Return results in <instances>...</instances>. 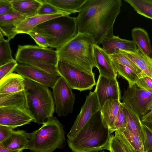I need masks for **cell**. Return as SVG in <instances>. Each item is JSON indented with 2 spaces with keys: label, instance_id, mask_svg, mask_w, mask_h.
<instances>
[{
  "label": "cell",
  "instance_id": "cell-1",
  "mask_svg": "<svg viewBox=\"0 0 152 152\" xmlns=\"http://www.w3.org/2000/svg\"><path fill=\"white\" fill-rule=\"evenodd\" d=\"M122 4L121 0H86L75 18L78 32L90 34L95 44H101L113 35L114 24Z\"/></svg>",
  "mask_w": 152,
  "mask_h": 152
},
{
  "label": "cell",
  "instance_id": "cell-2",
  "mask_svg": "<svg viewBox=\"0 0 152 152\" xmlns=\"http://www.w3.org/2000/svg\"><path fill=\"white\" fill-rule=\"evenodd\" d=\"M93 38L90 34L77 32L71 39L56 49L59 60L64 61L78 70L93 75L96 67Z\"/></svg>",
  "mask_w": 152,
  "mask_h": 152
},
{
  "label": "cell",
  "instance_id": "cell-3",
  "mask_svg": "<svg viewBox=\"0 0 152 152\" xmlns=\"http://www.w3.org/2000/svg\"><path fill=\"white\" fill-rule=\"evenodd\" d=\"M100 110L94 114L71 140H67L73 152H96L104 149L111 135Z\"/></svg>",
  "mask_w": 152,
  "mask_h": 152
},
{
  "label": "cell",
  "instance_id": "cell-4",
  "mask_svg": "<svg viewBox=\"0 0 152 152\" xmlns=\"http://www.w3.org/2000/svg\"><path fill=\"white\" fill-rule=\"evenodd\" d=\"M23 91L25 107L34 118L33 121L43 124L53 117L55 103L48 87L24 78Z\"/></svg>",
  "mask_w": 152,
  "mask_h": 152
},
{
  "label": "cell",
  "instance_id": "cell-5",
  "mask_svg": "<svg viewBox=\"0 0 152 152\" xmlns=\"http://www.w3.org/2000/svg\"><path fill=\"white\" fill-rule=\"evenodd\" d=\"M44 37L49 47L57 49L77 33L75 18L63 15L45 22L31 31Z\"/></svg>",
  "mask_w": 152,
  "mask_h": 152
},
{
  "label": "cell",
  "instance_id": "cell-6",
  "mask_svg": "<svg viewBox=\"0 0 152 152\" xmlns=\"http://www.w3.org/2000/svg\"><path fill=\"white\" fill-rule=\"evenodd\" d=\"M65 134L63 124L52 117L31 133L27 149L31 152H53L61 149L65 144Z\"/></svg>",
  "mask_w": 152,
  "mask_h": 152
},
{
  "label": "cell",
  "instance_id": "cell-7",
  "mask_svg": "<svg viewBox=\"0 0 152 152\" xmlns=\"http://www.w3.org/2000/svg\"><path fill=\"white\" fill-rule=\"evenodd\" d=\"M15 59L19 63L35 66L60 76L57 69V53L52 48L31 45H18Z\"/></svg>",
  "mask_w": 152,
  "mask_h": 152
},
{
  "label": "cell",
  "instance_id": "cell-8",
  "mask_svg": "<svg viewBox=\"0 0 152 152\" xmlns=\"http://www.w3.org/2000/svg\"><path fill=\"white\" fill-rule=\"evenodd\" d=\"M57 69L60 76L72 89L80 91L91 90L96 84L94 74L81 71L64 61L58 60Z\"/></svg>",
  "mask_w": 152,
  "mask_h": 152
},
{
  "label": "cell",
  "instance_id": "cell-9",
  "mask_svg": "<svg viewBox=\"0 0 152 152\" xmlns=\"http://www.w3.org/2000/svg\"><path fill=\"white\" fill-rule=\"evenodd\" d=\"M56 113L58 117L65 116L73 110L75 95L72 89L61 76L53 88Z\"/></svg>",
  "mask_w": 152,
  "mask_h": 152
},
{
  "label": "cell",
  "instance_id": "cell-10",
  "mask_svg": "<svg viewBox=\"0 0 152 152\" xmlns=\"http://www.w3.org/2000/svg\"><path fill=\"white\" fill-rule=\"evenodd\" d=\"M121 99L122 102L141 118L146 114V107L152 99V93L140 88L135 84L124 90Z\"/></svg>",
  "mask_w": 152,
  "mask_h": 152
},
{
  "label": "cell",
  "instance_id": "cell-11",
  "mask_svg": "<svg viewBox=\"0 0 152 152\" xmlns=\"http://www.w3.org/2000/svg\"><path fill=\"white\" fill-rule=\"evenodd\" d=\"M98 98L95 91H90L86 96L74 124L67 134V139L74 138L91 117L100 110Z\"/></svg>",
  "mask_w": 152,
  "mask_h": 152
},
{
  "label": "cell",
  "instance_id": "cell-12",
  "mask_svg": "<svg viewBox=\"0 0 152 152\" xmlns=\"http://www.w3.org/2000/svg\"><path fill=\"white\" fill-rule=\"evenodd\" d=\"M34 118L25 108L0 107V125L14 129L33 121Z\"/></svg>",
  "mask_w": 152,
  "mask_h": 152
},
{
  "label": "cell",
  "instance_id": "cell-13",
  "mask_svg": "<svg viewBox=\"0 0 152 152\" xmlns=\"http://www.w3.org/2000/svg\"><path fill=\"white\" fill-rule=\"evenodd\" d=\"M14 71L24 78L52 88L59 78L39 68L23 64H18Z\"/></svg>",
  "mask_w": 152,
  "mask_h": 152
},
{
  "label": "cell",
  "instance_id": "cell-14",
  "mask_svg": "<svg viewBox=\"0 0 152 152\" xmlns=\"http://www.w3.org/2000/svg\"><path fill=\"white\" fill-rule=\"evenodd\" d=\"M94 91L100 107L108 100L121 99V91L117 78H109L99 75Z\"/></svg>",
  "mask_w": 152,
  "mask_h": 152
},
{
  "label": "cell",
  "instance_id": "cell-15",
  "mask_svg": "<svg viewBox=\"0 0 152 152\" xmlns=\"http://www.w3.org/2000/svg\"><path fill=\"white\" fill-rule=\"evenodd\" d=\"M101 44L102 48L109 55L121 53L123 51L134 52L137 49L133 40L122 39L114 35L105 38Z\"/></svg>",
  "mask_w": 152,
  "mask_h": 152
},
{
  "label": "cell",
  "instance_id": "cell-16",
  "mask_svg": "<svg viewBox=\"0 0 152 152\" xmlns=\"http://www.w3.org/2000/svg\"><path fill=\"white\" fill-rule=\"evenodd\" d=\"M94 55L96 67L99 75L113 78H117V73L115 71L110 56L99 45L94 46Z\"/></svg>",
  "mask_w": 152,
  "mask_h": 152
},
{
  "label": "cell",
  "instance_id": "cell-17",
  "mask_svg": "<svg viewBox=\"0 0 152 152\" xmlns=\"http://www.w3.org/2000/svg\"><path fill=\"white\" fill-rule=\"evenodd\" d=\"M27 18L26 16L15 10L10 13L0 15V32L10 41L17 34L14 31V29Z\"/></svg>",
  "mask_w": 152,
  "mask_h": 152
},
{
  "label": "cell",
  "instance_id": "cell-18",
  "mask_svg": "<svg viewBox=\"0 0 152 152\" xmlns=\"http://www.w3.org/2000/svg\"><path fill=\"white\" fill-rule=\"evenodd\" d=\"M115 134L119 138L127 152H145L140 138L127 128L116 131Z\"/></svg>",
  "mask_w": 152,
  "mask_h": 152
},
{
  "label": "cell",
  "instance_id": "cell-19",
  "mask_svg": "<svg viewBox=\"0 0 152 152\" xmlns=\"http://www.w3.org/2000/svg\"><path fill=\"white\" fill-rule=\"evenodd\" d=\"M31 135L23 130H13L10 136L0 145L9 149L14 150L27 149Z\"/></svg>",
  "mask_w": 152,
  "mask_h": 152
},
{
  "label": "cell",
  "instance_id": "cell-20",
  "mask_svg": "<svg viewBox=\"0 0 152 152\" xmlns=\"http://www.w3.org/2000/svg\"><path fill=\"white\" fill-rule=\"evenodd\" d=\"M146 75L152 79V57L145 53L139 47L134 52L123 51Z\"/></svg>",
  "mask_w": 152,
  "mask_h": 152
},
{
  "label": "cell",
  "instance_id": "cell-21",
  "mask_svg": "<svg viewBox=\"0 0 152 152\" xmlns=\"http://www.w3.org/2000/svg\"><path fill=\"white\" fill-rule=\"evenodd\" d=\"M24 77L12 73L0 80V94H4L23 91Z\"/></svg>",
  "mask_w": 152,
  "mask_h": 152
},
{
  "label": "cell",
  "instance_id": "cell-22",
  "mask_svg": "<svg viewBox=\"0 0 152 152\" xmlns=\"http://www.w3.org/2000/svg\"><path fill=\"white\" fill-rule=\"evenodd\" d=\"M13 8L27 18L37 15L42 0H11Z\"/></svg>",
  "mask_w": 152,
  "mask_h": 152
},
{
  "label": "cell",
  "instance_id": "cell-23",
  "mask_svg": "<svg viewBox=\"0 0 152 152\" xmlns=\"http://www.w3.org/2000/svg\"><path fill=\"white\" fill-rule=\"evenodd\" d=\"M63 15H65L62 14L37 15L23 20L18 25L14 31L17 34H27L37 25L49 20Z\"/></svg>",
  "mask_w": 152,
  "mask_h": 152
},
{
  "label": "cell",
  "instance_id": "cell-24",
  "mask_svg": "<svg viewBox=\"0 0 152 152\" xmlns=\"http://www.w3.org/2000/svg\"><path fill=\"white\" fill-rule=\"evenodd\" d=\"M121 103L120 100L109 99L101 107L103 119L108 126L110 132Z\"/></svg>",
  "mask_w": 152,
  "mask_h": 152
},
{
  "label": "cell",
  "instance_id": "cell-25",
  "mask_svg": "<svg viewBox=\"0 0 152 152\" xmlns=\"http://www.w3.org/2000/svg\"><path fill=\"white\" fill-rule=\"evenodd\" d=\"M133 40L143 52L148 56L152 57V47L148 34L143 28L136 27L132 31Z\"/></svg>",
  "mask_w": 152,
  "mask_h": 152
},
{
  "label": "cell",
  "instance_id": "cell-26",
  "mask_svg": "<svg viewBox=\"0 0 152 152\" xmlns=\"http://www.w3.org/2000/svg\"><path fill=\"white\" fill-rule=\"evenodd\" d=\"M122 103L126 118L127 125L126 128L138 136L143 143L144 136L141 118L131 109Z\"/></svg>",
  "mask_w": 152,
  "mask_h": 152
},
{
  "label": "cell",
  "instance_id": "cell-27",
  "mask_svg": "<svg viewBox=\"0 0 152 152\" xmlns=\"http://www.w3.org/2000/svg\"><path fill=\"white\" fill-rule=\"evenodd\" d=\"M57 9L69 14L79 12L86 0H46Z\"/></svg>",
  "mask_w": 152,
  "mask_h": 152
},
{
  "label": "cell",
  "instance_id": "cell-28",
  "mask_svg": "<svg viewBox=\"0 0 152 152\" xmlns=\"http://www.w3.org/2000/svg\"><path fill=\"white\" fill-rule=\"evenodd\" d=\"M25 106L26 100L23 91L7 94H0V107H15L25 108Z\"/></svg>",
  "mask_w": 152,
  "mask_h": 152
},
{
  "label": "cell",
  "instance_id": "cell-29",
  "mask_svg": "<svg viewBox=\"0 0 152 152\" xmlns=\"http://www.w3.org/2000/svg\"><path fill=\"white\" fill-rule=\"evenodd\" d=\"M112 63L115 72L126 80L129 87L135 84L138 79L142 77L128 67L112 60Z\"/></svg>",
  "mask_w": 152,
  "mask_h": 152
},
{
  "label": "cell",
  "instance_id": "cell-30",
  "mask_svg": "<svg viewBox=\"0 0 152 152\" xmlns=\"http://www.w3.org/2000/svg\"><path fill=\"white\" fill-rule=\"evenodd\" d=\"M138 14L152 20V0H125Z\"/></svg>",
  "mask_w": 152,
  "mask_h": 152
},
{
  "label": "cell",
  "instance_id": "cell-31",
  "mask_svg": "<svg viewBox=\"0 0 152 152\" xmlns=\"http://www.w3.org/2000/svg\"><path fill=\"white\" fill-rule=\"evenodd\" d=\"M0 32V66L14 61L12 56L10 41L5 39Z\"/></svg>",
  "mask_w": 152,
  "mask_h": 152
},
{
  "label": "cell",
  "instance_id": "cell-32",
  "mask_svg": "<svg viewBox=\"0 0 152 152\" xmlns=\"http://www.w3.org/2000/svg\"><path fill=\"white\" fill-rule=\"evenodd\" d=\"M109 56L112 61L128 67L142 77L146 75L124 53H121Z\"/></svg>",
  "mask_w": 152,
  "mask_h": 152
},
{
  "label": "cell",
  "instance_id": "cell-33",
  "mask_svg": "<svg viewBox=\"0 0 152 152\" xmlns=\"http://www.w3.org/2000/svg\"><path fill=\"white\" fill-rule=\"evenodd\" d=\"M58 14H62L64 15H70L60 10L48 2L46 0H42V4L38 10L37 15H48Z\"/></svg>",
  "mask_w": 152,
  "mask_h": 152
},
{
  "label": "cell",
  "instance_id": "cell-34",
  "mask_svg": "<svg viewBox=\"0 0 152 152\" xmlns=\"http://www.w3.org/2000/svg\"><path fill=\"white\" fill-rule=\"evenodd\" d=\"M126 117L124 111V107L121 102L113 127L110 131L111 134L117 130L126 128Z\"/></svg>",
  "mask_w": 152,
  "mask_h": 152
},
{
  "label": "cell",
  "instance_id": "cell-35",
  "mask_svg": "<svg viewBox=\"0 0 152 152\" xmlns=\"http://www.w3.org/2000/svg\"><path fill=\"white\" fill-rule=\"evenodd\" d=\"M104 149L110 152H127L121 141L115 134L111 135L109 142Z\"/></svg>",
  "mask_w": 152,
  "mask_h": 152
},
{
  "label": "cell",
  "instance_id": "cell-36",
  "mask_svg": "<svg viewBox=\"0 0 152 152\" xmlns=\"http://www.w3.org/2000/svg\"><path fill=\"white\" fill-rule=\"evenodd\" d=\"M144 136L143 145L145 152L152 151V126L142 124Z\"/></svg>",
  "mask_w": 152,
  "mask_h": 152
},
{
  "label": "cell",
  "instance_id": "cell-37",
  "mask_svg": "<svg viewBox=\"0 0 152 152\" xmlns=\"http://www.w3.org/2000/svg\"><path fill=\"white\" fill-rule=\"evenodd\" d=\"M18 64L15 60L0 66V80L12 73Z\"/></svg>",
  "mask_w": 152,
  "mask_h": 152
},
{
  "label": "cell",
  "instance_id": "cell-38",
  "mask_svg": "<svg viewBox=\"0 0 152 152\" xmlns=\"http://www.w3.org/2000/svg\"><path fill=\"white\" fill-rule=\"evenodd\" d=\"M140 88L152 93V79L145 75L139 78L135 83Z\"/></svg>",
  "mask_w": 152,
  "mask_h": 152
},
{
  "label": "cell",
  "instance_id": "cell-39",
  "mask_svg": "<svg viewBox=\"0 0 152 152\" xmlns=\"http://www.w3.org/2000/svg\"><path fill=\"white\" fill-rule=\"evenodd\" d=\"M27 34L31 37L39 46L44 48L49 47L47 40L44 37L32 31L28 32Z\"/></svg>",
  "mask_w": 152,
  "mask_h": 152
},
{
  "label": "cell",
  "instance_id": "cell-40",
  "mask_svg": "<svg viewBox=\"0 0 152 152\" xmlns=\"http://www.w3.org/2000/svg\"><path fill=\"white\" fill-rule=\"evenodd\" d=\"M14 11L11 0H0V15L10 13Z\"/></svg>",
  "mask_w": 152,
  "mask_h": 152
},
{
  "label": "cell",
  "instance_id": "cell-41",
  "mask_svg": "<svg viewBox=\"0 0 152 152\" xmlns=\"http://www.w3.org/2000/svg\"><path fill=\"white\" fill-rule=\"evenodd\" d=\"M13 129L7 126L0 125V143L10 136Z\"/></svg>",
  "mask_w": 152,
  "mask_h": 152
},
{
  "label": "cell",
  "instance_id": "cell-42",
  "mask_svg": "<svg viewBox=\"0 0 152 152\" xmlns=\"http://www.w3.org/2000/svg\"><path fill=\"white\" fill-rule=\"evenodd\" d=\"M141 122L152 126V110L141 118Z\"/></svg>",
  "mask_w": 152,
  "mask_h": 152
},
{
  "label": "cell",
  "instance_id": "cell-43",
  "mask_svg": "<svg viewBox=\"0 0 152 152\" xmlns=\"http://www.w3.org/2000/svg\"><path fill=\"white\" fill-rule=\"evenodd\" d=\"M23 150H14L8 149L0 145V152H22Z\"/></svg>",
  "mask_w": 152,
  "mask_h": 152
},
{
  "label": "cell",
  "instance_id": "cell-44",
  "mask_svg": "<svg viewBox=\"0 0 152 152\" xmlns=\"http://www.w3.org/2000/svg\"><path fill=\"white\" fill-rule=\"evenodd\" d=\"M152 110V99L149 102L147 105L146 108V114L149 111Z\"/></svg>",
  "mask_w": 152,
  "mask_h": 152
},
{
  "label": "cell",
  "instance_id": "cell-45",
  "mask_svg": "<svg viewBox=\"0 0 152 152\" xmlns=\"http://www.w3.org/2000/svg\"><path fill=\"white\" fill-rule=\"evenodd\" d=\"M100 152H106L104 151H101Z\"/></svg>",
  "mask_w": 152,
  "mask_h": 152
},
{
  "label": "cell",
  "instance_id": "cell-46",
  "mask_svg": "<svg viewBox=\"0 0 152 152\" xmlns=\"http://www.w3.org/2000/svg\"><path fill=\"white\" fill-rule=\"evenodd\" d=\"M152 152V151H150V152Z\"/></svg>",
  "mask_w": 152,
  "mask_h": 152
}]
</instances>
